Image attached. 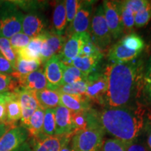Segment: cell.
Instances as JSON below:
<instances>
[{
  "label": "cell",
  "mask_w": 151,
  "mask_h": 151,
  "mask_svg": "<svg viewBox=\"0 0 151 151\" xmlns=\"http://www.w3.org/2000/svg\"><path fill=\"white\" fill-rule=\"evenodd\" d=\"M104 72L108 81L106 108L133 106L142 95L143 65L141 60L108 65Z\"/></svg>",
  "instance_id": "1"
},
{
  "label": "cell",
  "mask_w": 151,
  "mask_h": 151,
  "mask_svg": "<svg viewBox=\"0 0 151 151\" xmlns=\"http://www.w3.org/2000/svg\"><path fill=\"white\" fill-rule=\"evenodd\" d=\"M98 114L104 131L124 144L135 141L144 127V111L139 106L106 108Z\"/></svg>",
  "instance_id": "2"
},
{
  "label": "cell",
  "mask_w": 151,
  "mask_h": 151,
  "mask_svg": "<svg viewBox=\"0 0 151 151\" xmlns=\"http://www.w3.org/2000/svg\"><path fill=\"white\" fill-rule=\"evenodd\" d=\"M24 15L12 1H4L0 8V37L10 39L21 32Z\"/></svg>",
  "instance_id": "3"
},
{
  "label": "cell",
  "mask_w": 151,
  "mask_h": 151,
  "mask_svg": "<svg viewBox=\"0 0 151 151\" xmlns=\"http://www.w3.org/2000/svg\"><path fill=\"white\" fill-rule=\"evenodd\" d=\"M101 125L93 126L75 132L70 141L72 151H98L104 142Z\"/></svg>",
  "instance_id": "4"
},
{
  "label": "cell",
  "mask_w": 151,
  "mask_h": 151,
  "mask_svg": "<svg viewBox=\"0 0 151 151\" xmlns=\"http://www.w3.org/2000/svg\"><path fill=\"white\" fill-rule=\"evenodd\" d=\"M90 30L91 40L99 50L106 48L111 43L112 37L106 21L102 4L97 7L92 16Z\"/></svg>",
  "instance_id": "5"
},
{
  "label": "cell",
  "mask_w": 151,
  "mask_h": 151,
  "mask_svg": "<svg viewBox=\"0 0 151 151\" xmlns=\"http://www.w3.org/2000/svg\"><path fill=\"white\" fill-rule=\"evenodd\" d=\"M86 96L89 101L105 106L108 81L104 72H93L88 76Z\"/></svg>",
  "instance_id": "6"
},
{
  "label": "cell",
  "mask_w": 151,
  "mask_h": 151,
  "mask_svg": "<svg viewBox=\"0 0 151 151\" xmlns=\"http://www.w3.org/2000/svg\"><path fill=\"white\" fill-rule=\"evenodd\" d=\"M91 39L88 32L83 33H76L71 35L62 48L59 55L62 62L68 65L77 57L80 56L84 45Z\"/></svg>",
  "instance_id": "7"
},
{
  "label": "cell",
  "mask_w": 151,
  "mask_h": 151,
  "mask_svg": "<svg viewBox=\"0 0 151 151\" xmlns=\"http://www.w3.org/2000/svg\"><path fill=\"white\" fill-rule=\"evenodd\" d=\"M102 6L106 21L108 24L112 39H118L124 34L120 2L118 1H104Z\"/></svg>",
  "instance_id": "8"
},
{
  "label": "cell",
  "mask_w": 151,
  "mask_h": 151,
  "mask_svg": "<svg viewBox=\"0 0 151 151\" xmlns=\"http://www.w3.org/2000/svg\"><path fill=\"white\" fill-rule=\"evenodd\" d=\"M11 76L16 79L20 89L37 92L48 88V82L42 68L27 75H20L14 71Z\"/></svg>",
  "instance_id": "9"
},
{
  "label": "cell",
  "mask_w": 151,
  "mask_h": 151,
  "mask_svg": "<svg viewBox=\"0 0 151 151\" xmlns=\"http://www.w3.org/2000/svg\"><path fill=\"white\" fill-rule=\"evenodd\" d=\"M93 2L92 1H81L78 12L67 30L69 37L73 34L88 32L90 27Z\"/></svg>",
  "instance_id": "10"
},
{
  "label": "cell",
  "mask_w": 151,
  "mask_h": 151,
  "mask_svg": "<svg viewBox=\"0 0 151 151\" xmlns=\"http://www.w3.org/2000/svg\"><path fill=\"white\" fill-rule=\"evenodd\" d=\"M43 42L41 50V60L46 62L52 57L60 53L67 41L66 37L52 31H45L43 33Z\"/></svg>",
  "instance_id": "11"
},
{
  "label": "cell",
  "mask_w": 151,
  "mask_h": 151,
  "mask_svg": "<svg viewBox=\"0 0 151 151\" xmlns=\"http://www.w3.org/2000/svg\"><path fill=\"white\" fill-rule=\"evenodd\" d=\"M17 92L21 107V127L27 129L31 117L35 111L39 108V104L36 98L35 92L20 89L17 90Z\"/></svg>",
  "instance_id": "12"
},
{
  "label": "cell",
  "mask_w": 151,
  "mask_h": 151,
  "mask_svg": "<svg viewBox=\"0 0 151 151\" xmlns=\"http://www.w3.org/2000/svg\"><path fill=\"white\" fill-rule=\"evenodd\" d=\"M43 71L48 82V89L57 90L62 86L63 62L60 59L59 55H54L46 62Z\"/></svg>",
  "instance_id": "13"
},
{
  "label": "cell",
  "mask_w": 151,
  "mask_h": 151,
  "mask_svg": "<svg viewBox=\"0 0 151 151\" xmlns=\"http://www.w3.org/2000/svg\"><path fill=\"white\" fill-rule=\"evenodd\" d=\"M28 137L27 129L16 127L9 129L0 139V151H14L24 144Z\"/></svg>",
  "instance_id": "14"
},
{
  "label": "cell",
  "mask_w": 151,
  "mask_h": 151,
  "mask_svg": "<svg viewBox=\"0 0 151 151\" xmlns=\"http://www.w3.org/2000/svg\"><path fill=\"white\" fill-rule=\"evenodd\" d=\"M47 20L45 17L39 13L31 12L24 16L22 24V33L29 38L37 37L46 31Z\"/></svg>",
  "instance_id": "15"
},
{
  "label": "cell",
  "mask_w": 151,
  "mask_h": 151,
  "mask_svg": "<svg viewBox=\"0 0 151 151\" xmlns=\"http://www.w3.org/2000/svg\"><path fill=\"white\" fill-rule=\"evenodd\" d=\"M74 134L55 135L36 139L33 151H60L65 145L70 143Z\"/></svg>",
  "instance_id": "16"
},
{
  "label": "cell",
  "mask_w": 151,
  "mask_h": 151,
  "mask_svg": "<svg viewBox=\"0 0 151 151\" xmlns=\"http://www.w3.org/2000/svg\"><path fill=\"white\" fill-rule=\"evenodd\" d=\"M71 115L72 112L63 106L60 105L55 109V135H66L75 133Z\"/></svg>",
  "instance_id": "17"
},
{
  "label": "cell",
  "mask_w": 151,
  "mask_h": 151,
  "mask_svg": "<svg viewBox=\"0 0 151 151\" xmlns=\"http://www.w3.org/2000/svg\"><path fill=\"white\" fill-rule=\"evenodd\" d=\"M140 54V52L125 48L120 41H118L109 50L108 58L113 64H122L133 61L137 59Z\"/></svg>",
  "instance_id": "18"
},
{
  "label": "cell",
  "mask_w": 151,
  "mask_h": 151,
  "mask_svg": "<svg viewBox=\"0 0 151 151\" xmlns=\"http://www.w3.org/2000/svg\"><path fill=\"white\" fill-rule=\"evenodd\" d=\"M60 105L72 113L86 111L91 109L90 101L85 95H71L60 93Z\"/></svg>",
  "instance_id": "19"
},
{
  "label": "cell",
  "mask_w": 151,
  "mask_h": 151,
  "mask_svg": "<svg viewBox=\"0 0 151 151\" xmlns=\"http://www.w3.org/2000/svg\"><path fill=\"white\" fill-rule=\"evenodd\" d=\"M6 125L11 129L16 127V122L21 119V107L19 101L18 92H10L6 102Z\"/></svg>",
  "instance_id": "20"
},
{
  "label": "cell",
  "mask_w": 151,
  "mask_h": 151,
  "mask_svg": "<svg viewBox=\"0 0 151 151\" xmlns=\"http://www.w3.org/2000/svg\"><path fill=\"white\" fill-rule=\"evenodd\" d=\"M102 58V53L90 56L80 55L69 62L68 65L73 66L81 72L84 73L86 75H89L95 71L96 68Z\"/></svg>",
  "instance_id": "21"
},
{
  "label": "cell",
  "mask_w": 151,
  "mask_h": 151,
  "mask_svg": "<svg viewBox=\"0 0 151 151\" xmlns=\"http://www.w3.org/2000/svg\"><path fill=\"white\" fill-rule=\"evenodd\" d=\"M39 106L43 110L50 109H55L60 106V92L57 90L46 89L35 92Z\"/></svg>",
  "instance_id": "22"
},
{
  "label": "cell",
  "mask_w": 151,
  "mask_h": 151,
  "mask_svg": "<svg viewBox=\"0 0 151 151\" xmlns=\"http://www.w3.org/2000/svg\"><path fill=\"white\" fill-rule=\"evenodd\" d=\"M67 24L65 1H56L52 13V32L59 35H63L67 27Z\"/></svg>",
  "instance_id": "23"
},
{
  "label": "cell",
  "mask_w": 151,
  "mask_h": 151,
  "mask_svg": "<svg viewBox=\"0 0 151 151\" xmlns=\"http://www.w3.org/2000/svg\"><path fill=\"white\" fill-rule=\"evenodd\" d=\"M45 110L40 106L38 108L31 117L29 127H27L28 136L33 138L35 140L41 136L43 129V118H44Z\"/></svg>",
  "instance_id": "24"
},
{
  "label": "cell",
  "mask_w": 151,
  "mask_h": 151,
  "mask_svg": "<svg viewBox=\"0 0 151 151\" xmlns=\"http://www.w3.org/2000/svg\"><path fill=\"white\" fill-rule=\"evenodd\" d=\"M88 76L81 72L73 66L65 65L63 63V77L62 85L72 84L78 81L86 80Z\"/></svg>",
  "instance_id": "25"
},
{
  "label": "cell",
  "mask_w": 151,
  "mask_h": 151,
  "mask_svg": "<svg viewBox=\"0 0 151 151\" xmlns=\"http://www.w3.org/2000/svg\"><path fill=\"white\" fill-rule=\"evenodd\" d=\"M55 135V109L45 110L42 133L40 137H52Z\"/></svg>",
  "instance_id": "26"
},
{
  "label": "cell",
  "mask_w": 151,
  "mask_h": 151,
  "mask_svg": "<svg viewBox=\"0 0 151 151\" xmlns=\"http://www.w3.org/2000/svg\"><path fill=\"white\" fill-rule=\"evenodd\" d=\"M87 87H88V82L86 79V80L73 83L72 84L62 85L57 90L60 93L71 94V95H84L86 92Z\"/></svg>",
  "instance_id": "27"
},
{
  "label": "cell",
  "mask_w": 151,
  "mask_h": 151,
  "mask_svg": "<svg viewBox=\"0 0 151 151\" xmlns=\"http://www.w3.org/2000/svg\"><path fill=\"white\" fill-rule=\"evenodd\" d=\"M0 52L10 62L14 70H16L18 55L11 46L9 39L0 37Z\"/></svg>",
  "instance_id": "28"
},
{
  "label": "cell",
  "mask_w": 151,
  "mask_h": 151,
  "mask_svg": "<svg viewBox=\"0 0 151 151\" xmlns=\"http://www.w3.org/2000/svg\"><path fill=\"white\" fill-rule=\"evenodd\" d=\"M119 2H120L123 32L129 33L133 30V28L134 27V14L124 4L123 1H120Z\"/></svg>",
  "instance_id": "29"
},
{
  "label": "cell",
  "mask_w": 151,
  "mask_h": 151,
  "mask_svg": "<svg viewBox=\"0 0 151 151\" xmlns=\"http://www.w3.org/2000/svg\"><path fill=\"white\" fill-rule=\"evenodd\" d=\"M120 41L125 48L140 52H142L145 46L143 39L137 34H129Z\"/></svg>",
  "instance_id": "30"
},
{
  "label": "cell",
  "mask_w": 151,
  "mask_h": 151,
  "mask_svg": "<svg viewBox=\"0 0 151 151\" xmlns=\"http://www.w3.org/2000/svg\"><path fill=\"white\" fill-rule=\"evenodd\" d=\"M151 19V1L147 3L134 14V25L137 27H144Z\"/></svg>",
  "instance_id": "31"
},
{
  "label": "cell",
  "mask_w": 151,
  "mask_h": 151,
  "mask_svg": "<svg viewBox=\"0 0 151 151\" xmlns=\"http://www.w3.org/2000/svg\"><path fill=\"white\" fill-rule=\"evenodd\" d=\"M41 62L28 61L18 58L16 70L17 73L20 75H27L39 69L41 65Z\"/></svg>",
  "instance_id": "32"
},
{
  "label": "cell",
  "mask_w": 151,
  "mask_h": 151,
  "mask_svg": "<svg viewBox=\"0 0 151 151\" xmlns=\"http://www.w3.org/2000/svg\"><path fill=\"white\" fill-rule=\"evenodd\" d=\"M20 90L16 80L11 75L0 73V93L16 92Z\"/></svg>",
  "instance_id": "33"
},
{
  "label": "cell",
  "mask_w": 151,
  "mask_h": 151,
  "mask_svg": "<svg viewBox=\"0 0 151 151\" xmlns=\"http://www.w3.org/2000/svg\"><path fill=\"white\" fill-rule=\"evenodd\" d=\"M142 94L147 100L151 101V58L149 59L146 71L143 73Z\"/></svg>",
  "instance_id": "34"
},
{
  "label": "cell",
  "mask_w": 151,
  "mask_h": 151,
  "mask_svg": "<svg viewBox=\"0 0 151 151\" xmlns=\"http://www.w3.org/2000/svg\"><path fill=\"white\" fill-rule=\"evenodd\" d=\"M19 9L31 12H36L39 9H43L47 4L46 1H12Z\"/></svg>",
  "instance_id": "35"
},
{
  "label": "cell",
  "mask_w": 151,
  "mask_h": 151,
  "mask_svg": "<svg viewBox=\"0 0 151 151\" xmlns=\"http://www.w3.org/2000/svg\"><path fill=\"white\" fill-rule=\"evenodd\" d=\"M71 118H72V124L74 132L86 129L88 127L87 111L72 113Z\"/></svg>",
  "instance_id": "36"
},
{
  "label": "cell",
  "mask_w": 151,
  "mask_h": 151,
  "mask_svg": "<svg viewBox=\"0 0 151 151\" xmlns=\"http://www.w3.org/2000/svg\"><path fill=\"white\" fill-rule=\"evenodd\" d=\"M9 40H10L11 45L13 49L16 52V51H18L20 49L27 47L31 40V38L24 35V33L20 32L13 36L9 39Z\"/></svg>",
  "instance_id": "37"
},
{
  "label": "cell",
  "mask_w": 151,
  "mask_h": 151,
  "mask_svg": "<svg viewBox=\"0 0 151 151\" xmlns=\"http://www.w3.org/2000/svg\"><path fill=\"white\" fill-rule=\"evenodd\" d=\"M98 151H125V144L116 139L104 141Z\"/></svg>",
  "instance_id": "38"
},
{
  "label": "cell",
  "mask_w": 151,
  "mask_h": 151,
  "mask_svg": "<svg viewBox=\"0 0 151 151\" xmlns=\"http://www.w3.org/2000/svg\"><path fill=\"white\" fill-rule=\"evenodd\" d=\"M66 15H67V21L71 23L74 19L76 15L78 12L79 7L81 6V1L78 0H67L65 1Z\"/></svg>",
  "instance_id": "39"
},
{
  "label": "cell",
  "mask_w": 151,
  "mask_h": 151,
  "mask_svg": "<svg viewBox=\"0 0 151 151\" xmlns=\"http://www.w3.org/2000/svg\"><path fill=\"white\" fill-rule=\"evenodd\" d=\"M99 54H101L100 50L94 44L91 39H90V41H88V42L84 45L83 48L82 49V52H81V55L90 56L96 55Z\"/></svg>",
  "instance_id": "40"
},
{
  "label": "cell",
  "mask_w": 151,
  "mask_h": 151,
  "mask_svg": "<svg viewBox=\"0 0 151 151\" xmlns=\"http://www.w3.org/2000/svg\"><path fill=\"white\" fill-rule=\"evenodd\" d=\"M124 4L127 7L129 10L135 14L138 11L140 10L142 7L147 3L146 0H128V1H122Z\"/></svg>",
  "instance_id": "41"
},
{
  "label": "cell",
  "mask_w": 151,
  "mask_h": 151,
  "mask_svg": "<svg viewBox=\"0 0 151 151\" xmlns=\"http://www.w3.org/2000/svg\"><path fill=\"white\" fill-rule=\"evenodd\" d=\"M14 71L11 64L0 52V73L11 75Z\"/></svg>",
  "instance_id": "42"
},
{
  "label": "cell",
  "mask_w": 151,
  "mask_h": 151,
  "mask_svg": "<svg viewBox=\"0 0 151 151\" xmlns=\"http://www.w3.org/2000/svg\"><path fill=\"white\" fill-rule=\"evenodd\" d=\"M125 151H148L145 146L139 143H135L134 141L125 144Z\"/></svg>",
  "instance_id": "43"
},
{
  "label": "cell",
  "mask_w": 151,
  "mask_h": 151,
  "mask_svg": "<svg viewBox=\"0 0 151 151\" xmlns=\"http://www.w3.org/2000/svg\"><path fill=\"white\" fill-rule=\"evenodd\" d=\"M6 101L7 100H4L0 101V124H4L5 125L6 122Z\"/></svg>",
  "instance_id": "44"
},
{
  "label": "cell",
  "mask_w": 151,
  "mask_h": 151,
  "mask_svg": "<svg viewBox=\"0 0 151 151\" xmlns=\"http://www.w3.org/2000/svg\"><path fill=\"white\" fill-rule=\"evenodd\" d=\"M9 129H11V128L7 127L4 124H0V139Z\"/></svg>",
  "instance_id": "45"
},
{
  "label": "cell",
  "mask_w": 151,
  "mask_h": 151,
  "mask_svg": "<svg viewBox=\"0 0 151 151\" xmlns=\"http://www.w3.org/2000/svg\"><path fill=\"white\" fill-rule=\"evenodd\" d=\"M14 151H29V148L27 143H24L22 146H21L20 148L16 149V150Z\"/></svg>",
  "instance_id": "46"
},
{
  "label": "cell",
  "mask_w": 151,
  "mask_h": 151,
  "mask_svg": "<svg viewBox=\"0 0 151 151\" xmlns=\"http://www.w3.org/2000/svg\"><path fill=\"white\" fill-rule=\"evenodd\" d=\"M147 142L149 148L151 149V124L149 126V129L148 132V139H147Z\"/></svg>",
  "instance_id": "47"
},
{
  "label": "cell",
  "mask_w": 151,
  "mask_h": 151,
  "mask_svg": "<svg viewBox=\"0 0 151 151\" xmlns=\"http://www.w3.org/2000/svg\"><path fill=\"white\" fill-rule=\"evenodd\" d=\"M9 93H10V92H4V93H1L0 94V101L8 99Z\"/></svg>",
  "instance_id": "48"
},
{
  "label": "cell",
  "mask_w": 151,
  "mask_h": 151,
  "mask_svg": "<svg viewBox=\"0 0 151 151\" xmlns=\"http://www.w3.org/2000/svg\"><path fill=\"white\" fill-rule=\"evenodd\" d=\"M60 151H72L70 146V143H68L67 145H65V146H64Z\"/></svg>",
  "instance_id": "49"
},
{
  "label": "cell",
  "mask_w": 151,
  "mask_h": 151,
  "mask_svg": "<svg viewBox=\"0 0 151 151\" xmlns=\"http://www.w3.org/2000/svg\"><path fill=\"white\" fill-rule=\"evenodd\" d=\"M5 1H0V8H1V6L4 4V3Z\"/></svg>",
  "instance_id": "50"
}]
</instances>
